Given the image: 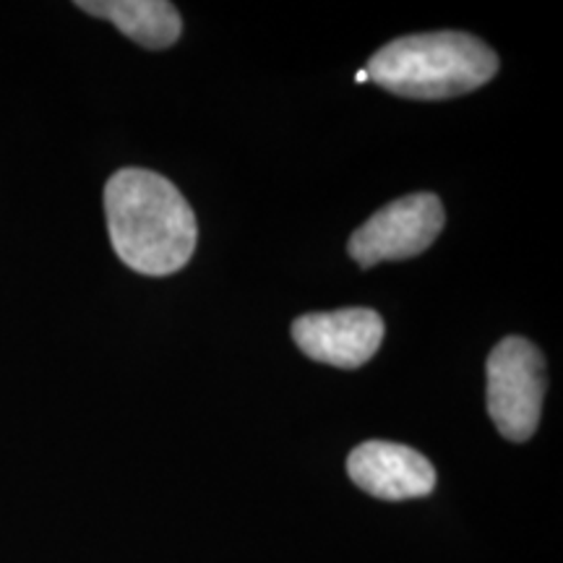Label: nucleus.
<instances>
[{
  "instance_id": "f257e3e1",
  "label": "nucleus",
  "mask_w": 563,
  "mask_h": 563,
  "mask_svg": "<svg viewBox=\"0 0 563 563\" xmlns=\"http://www.w3.org/2000/svg\"><path fill=\"white\" fill-rule=\"evenodd\" d=\"M104 214L112 251L146 277H167L191 262L196 214L191 203L159 173L125 167L104 186Z\"/></svg>"
},
{
  "instance_id": "f03ea898",
  "label": "nucleus",
  "mask_w": 563,
  "mask_h": 563,
  "mask_svg": "<svg viewBox=\"0 0 563 563\" xmlns=\"http://www.w3.org/2000/svg\"><path fill=\"white\" fill-rule=\"evenodd\" d=\"M498 70L496 53L464 32L399 37L373 55L368 79L407 100H449L481 89Z\"/></svg>"
},
{
  "instance_id": "7ed1b4c3",
  "label": "nucleus",
  "mask_w": 563,
  "mask_h": 563,
  "mask_svg": "<svg viewBox=\"0 0 563 563\" xmlns=\"http://www.w3.org/2000/svg\"><path fill=\"white\" fill-rule=\"evenodd\" d=\"M485 373L488 415L498 433L514 443L532 439L545 397V361L540 350L522 336H506L490 352Z\"/></svg>"
},
{
  "instance_id": "20e7f679",
  "label": "nucleus",
  "mask_w": 563,
  "mask_h": 563,
  "mask_svg": "<svg viewBox=\"0 0 563 563\" xmlns=\"http://www.w3.org/2000/svg\"><path fill=\"white\" fill-rule=\"evenodd\" d=\"M443 207L439 196L412 194L386 203L350 238V256L363 269L382 262H405L420 256L441 235Z\"/></svg>"
},
{
  "instance_id": "39448f33",
  "label": "nucleus",
  "mask_w": 563,
  "mask_h": 563,
  "mask_svg": "<svg viewBox=\"0 0 563 563\" xmlns=\"http://www.w3.org/2000/svg\"><path fill=\"white\" fill-rule=\"evenodd\" d=\"M384 319L371 308L308 313L292 323V340L316 363L361 368L384 342Z\"/></svg>"
},
{
  "instance_id": "423d86ee",
  "label": "nucleus",
  "mask_w": 563,
  "mask_h": 563,
  "mask_svg": "<svg viewBox=\"0 0 563 563\" xmlns=\"http://www.w3.org/2000/svg\"><path fill=\"white\" fill-rule=\"evenodd\" d=\"M347 473L357 488L384 501L422 498L435 488V470L420 452L391 441H365L352 449Z\"/></svg>"
},
{
  "instance_id": "0eeeda50",
  "label": "nucleus",
  "mask_w": 563,
  "mask_h": 563,
  "mask_svg": "<svg viewBox=\"0 0 563 563\" xmlns=\"http://www.w3.org/2000/svg\"><path fill=\"white\" fill-rule=\"evenodd\" d=\"M89 16L108 19L125 37L150 51H165L183 32L180 13L167 0H79Z\"/></svg>"
},
{
  "instance_id": "6e6552de",
  "label": "nucleus",
  "mask_w": 563,
  "mask_h": 563,
  "mask_svg": "<svg viewBox=\"0 0 563 563\" xmlns=\"http://www.w3.org/2000/svg\"><path fill=\"white\" fill-rule=\"evenodd\" d=\"M355 81H357V84H363V81H368V74H365V70H357V76H355Z\"/></svg>"
}]
</instances>
